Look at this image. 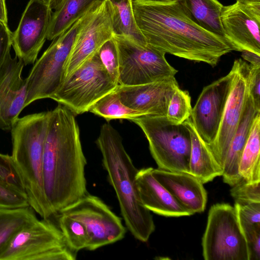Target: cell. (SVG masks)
Segmentation results:
<instances>
[{"label":"cell","mask_w":260,"mask_h":260,"mask_svg":"<svg viewBox=\"0 0 260 260\" xmlns=\"http://www.w3.org/2000/svg\"><path fill=\"white\" fill-rule=\"evenodd\" d=\"M137 26L146 43L157 50L215 67L233 49L226 39L193 22L177 0L168 3L132 0Z\"/></svg>","instance_id":"1"},{"label":"cell","mask_w":260,"mask_h":260,"mask_svg":"<svg viewBox=\"0 0 260 260\" xmlns=\"http://www.w3.org/2000/svg\"><path fill=\"white\" fill-rule=\"evenodd\" d=\"M86 165L75 114L59 104L50 111L43 161L44 192L54 214L88 193Z\"/></svg>","instance_id":"2"},{"label":"cell","mask_w":260,"mask_h":260,"mask_svg":"<svg viewBox=\"0 0 260 260\" xmlns=\"http://www.w3.org/2000/svg\"><path fill=\"white\" fill-rule=\"evenodd\" d=\"M95 143L127 229L137 240L147 242L155 226L150 211L141 201L136 180L138 170L125 150L121 137L110 124L105 123Z\"/></svg>","instance_id":"3"},{"label":"cell","mask_w":260,"mask_h":260,"mask_svg":"<svg viewBox=\"0 0 260 260\" xmlns=\"http://www.w3.org/2000/svg\"><path fill=\"white\" fill-rule=\"evenodd\" d=\"M50 113L18 118L11 129V156L21 176L29 205L45 219L54 215L45 196L43 179L44 147Z\"/></svg>","instance_id":"4"},{"label":"cell","mask_w":260,"mask_h":260,"mask_svg":"<svg viewBox=\"0 0 260 260\" xmlns=\"http://www.w3.org/2000/svg\"><path fill=\"white\" fill-rule=\"evenodd\" d=\"M100 3L92 6L69 28L52 40L49 47L37 59L25 78V108L35 101L51 99L59 88L64 79V68L77 35Z\"/></svg>","instance_id":"5"},{"label":"cell","mask_w":260,"mask_h":260,"mask_svg":"<svg viewBox=\"0 0 260 260\" xmlns=\"http://www.w3.org/2000/svg\"><path fill=\"white\" fill-rule=\"evenodd\" d=\"M131 120L144 133L158 169L189 174L191 140L184 123H173L166 116H142Z\"/></svg>","instance_id":"6"},{"label":"cell","mask_w":260,"mask_h":260,"mask_svg":"<svg viewBox=\"0 0 260 260\" xmlns=\"http://www.w3.org/2000/svg\"><path fill=\"white\" fill-rule=\"evenodd\" d=\"M58 226L38 218L20 230L0 254V260H75Z\"/></svg>","instance_id":"7"},{"label":"cell","mask_w":260,"mask_h":260,"mask_svg":"<svg viewBox=\"0 0 260 260\" xmlns=\"http://www.w3.org/2000/svg\"><path fill=\"white\" fill-rule=\"evenodd\" d=\"M118 84L102 64L98 52L66 78L51 99L74 114L88 112L98 100Z\"/></svg>","instance_id":"8"},{"label":"cell","mask_w":260,"mask_h":260,"mask_svg":"<svg viewBox=\"0 0 260 260\" xmlns=\"http://www.w3.org/2000/svg\"><path fill=\"white\" fill-rule=\"evenodd\" d=\"M113 37L119 56L118 85L150 83L175 77L178 72L167 61L165 53L126 37Z\"/></svg>","instance_id":"9"},{"label":"cell","mask_w":260,"mask_h":260,"mask_svg":"<svg viewBox=\"0 0 260 260\" xmlns=\"http://www.w3.org/2000/svg\"><path fill=\"white\" fill-rule=\"evenodd\" d=\"M202 245L205 260H249L246 240L234 207L218 203L210 207Z\"/></svg>","instance_id":"10"},{"label":"cell","mask_w":260,"mask_h":260,"mask_svg":"<svg viewBox=\"0 0 260 260\" xmlns=\"http://www.w3.org/2000/svg\"><path fill=\"white\" fill-rule=\"evenodd\" d=\"M59 213L77 219L85 226L88 236V250L117 242L126 233L121 218L100 198L88 193Z\"/></svg>","instance_id":"11"},{"label":"cell","mask_w":260,"mask_h":260,"mask_svg":"<svg viewBox=\"0 0 260 260\" xmlns=\"http://www.w3.org/2000/svg\"><path fill=\"white\" fill-rule=\"evenodd\" d=\"M235 74L233 65L225 76L203 89L192 108L190 119L200 138L210 145L218 134Z\"/></svg>","instance_id":"12"},{"label":"cell","mask_w":260,"mask_h":260,"mask_svg":"<svg viewBox=\"0 0 260 260\" xmlns=\"http://www.w3.org/2000/svg\"><path fill=\"white\" fill-rule=\"evenodd\" d=\"M41 0H30L17 28L12 32V46L15 56L24 66L34 64L47 38L52 13Z\"/></svg>","instance_id":"13"},{"label":"cell","mask_w":260,"mask_h":260,"mask_svg":"<svg viewBox=\"0 0 260 260\" xmlns=\"http://www.w3.org/2000/svg\"><path fill=\"white\" fill-rule=\"evenodd\" d=\"M113 37L111 3L102 0L77 35L64 68V79Z\"/></svg>","instance_id":"14"},{"label":"cell","mask_w":260,"mask_h":260,"mask_svg":"<svg viewBox=\"0 0 260 260\" xmlns=\"http://www.w3.org/2000/svg\"><path fill=\"white\" fill-rule=\"evenodd\" d=\"M220 19L224 38L233 50L260 55V3L223 6Z\"/></svg>","instance_id":"15"},{"label":"cell","mask_w":260,"mask_h":260,"mask_svg":"<svg viewBox=\"0 0 260 260\" xmlns=\"http://www.w3.org/2000/svg\"><path fill=\"white\" fill-rule=\"evenodd\" d=\"M235 74L217 136L209 146L222 168L231 140L237 129L248 96L249 64L234 61Z\"/></svg>","instance_id":"16"},{"label":"cell","mask_w":260,"mask_h":260,"mask_svg":"<svg viewBox=\"0 0 260 260\" xmlns=\"http://www.w3.org/2000/svg\"><path fill=\"white\" fill-rule=\"evenodd\" d=\"M178 87L173 77L139 85H118L116 90L123 104L144 116H166L170 99Z\"/></svg>","instance_id":"17"},{"label":"cell","mask_w":260,"mask_h":260,"mask_svg":"<svg viewBox=\"0 0 260 260\" xmlns=\"http://www.w3.org/2000/svg\"><path fill=\"white\" fill-rule=\"evenodd\" d=\"M151 171L156 179L192 214L204 211L207 193L203 183L197 178L188 173L158 168H152Z\"/></svg>","instance_id":"18"},{"label":"cell","mask_w":260,"mask_h":260,"mask_svg":"<svg viewBox=\"0 0 260 260\" xmlns=\"http://www.w3.org/2000/svg\"><path fill=\"white\" fill-rule=\"evenodd\" d=\"M24 64L21 60L0 75V128L11 130L25 108V79L22 77Z\"/></svg>","instance_id":"19"},{"label":"cell","mask_w":260,"mask_h":260,"mask_svg":"<svg viewBox=\"0 0 260 260\" xmlns=\"http://www.w3.org/2000/svg\"><path fill=\"white\" fill-rule=\"evenodd\" d=\"M150 167L138 170L136 177L137 189L143 206L150 211L167 217L193 215L156 179Z\"/></svg>","instance_id":"20"},{"label":"cell","mask_w":260,"mask_h":260,"mask_svg":"<svg viewBox=\"0 0 260 260\" xmlns=\"http://www.w3.org/2000/svg\"><path fill=\"white\" fill-rule=\"evenodd\" d=\"M259 114L260 109L256 108L248 94L241 120L230 143L222 167L223 182L231 186L242 179L238 173L240 160L253 121Z\"/></svg>","instance_id":"21"},{"label":"cell","mask_w":260,"mask_h":260,"mask_svg":"<svg viewBox=\"0 0 260 260\" xmlns=\"http://www.w3.org/2000/svg\"><path fill=\"white\" fill-rule=\"evenodd\" d=\"M183 123L189 130L191 140L189 174L197 178L203 184L222 176L221 166L215 158L209 145L197 133L190 118Z\"/></svg>","instance_id":"22"},{"label":"cell","mask_w":260,"mask_h":260,"mask_svg":"<svg viewBox=\"0 0 260 260\" xmlns=\"http://www.w3.org/2000/svg\"><path fill=\"white\" fill-rule=\"evenodd\" d=\"M177 2L185 14L196 24L225 38L220 19L223 6L218 0H177Z\"/></svg>","instance_id":"23"},{"label":"cell","mask_w":260,"mask_h":260,"mask_svg":"<svg viewBox=\"0 0 260 260\" xmlns=\"http://www.w3.org/2000/svg\"><path fill=\"white\" fill-rule=\"evenodd\" d=\"M260 114L255 118L238 167L241 178L250 183L260 182Z\"/></svg>","instance_id":"24"},{"label":"cell","mask_w":260,"mask_h":260,"mask_svg":"<svg viewBox=\"0 0 260 260\" xmlns=\"http://www.w3.org/2000/svg\"><path fill=\"white\" fill-rule=\"evenodd\" d=\"M102 0H66L52 12L47 39L52 41L69 28L89 9Z\"/></svg>","instance_id":"25"},{"label":"cell","mask_w":260,"mask_h":260,"mask_svg":"<svg viewBox=\"0 0 260 260\" xmlns=\"http://www.w3.org/2000/svg\"><path fill=\"white\" fill-rule=\"evenodd\" d=\"M35 212L30 206L0 207V254L20 230L37 219Z\"/></svg>","instance_id":"26"},{"label":"cell","mask_w":260,"mask_h":260,"mask_svg":"<svg viewBox=\"0 0 260 260\" xmlns=\"http://www.w3.org/2000/svg\"><path fill=\"white\" fill-rule=\"evenodd\" d=\"M113 36H124L147 44L139 29L134 15L132 0L111 2Z\"/></svg>","instance_id":"27"},{"label":"cell","mask_w":260,"mask_h":260,"mask_svg":"<svg viewBox=\"0 0 260 260\" xmlns=\"http://www.w3.org/2000/svg\"><path fill=\"white\" fill-rule=\"evenodd\" d=\"M88 112L102 117L108 121L115 119L131 120L144 116L140 112L125 106L121 102L116 88L95 103Z\"/></svg>","instance_id":"28"},{"label":"cell","mask_w":260,"mask_h":260,"mask_svg":"<svg viewBox=\"0 0 260 260\" xmlns=\"http://www.w3.org/2000/svg\"><path fill=\"white\" fill-rule=\"evenodd\" d=\"M58 214V226L71 250L77 253L81 250L87 249L89 239L85 226L66 214Z\"/></svg>","instance_id":"29"},{"label":"cell","mask_w":260,"mask_h":260,"mask_svg":"<svg viewBox=\"0 0 260 260\" xmlns=\"http://www.w3.org/2000/svg\"><path fill=\"white\" fill-rule=\"evenodd\" d=\"M191 99L188 91L178 87L170 99L166 117L170 122L180 124L190 117Z\"/></svg>","instance_id":"30"},{"label":"cell","mask_w":260,"mask_h":260,"mask_svg":"<svg viewBox=\"0 0 260 260\" xmlns=\"http://www.w3.org/2000/svg\"><path fill=\"white\" fill-rule=\"evenodd\" d=\"M234 207L245 237L260 231V203H235Z\"/></svg>","instance_id":"31"},{"label":"cell","mask_w":260,"mask_h":260,"mask_svg":"<svg viewBox=\"0 0 260 260\" xmlns=\"http://www.w3.org/2000/svg\"><path fill=\"white\" fill-rule=\"evenodd\" d=\"M98 53L102 64L108 73L113 80L118 84L119 56L113 37L101 47Z\"/></svg>","instance_id":"32"},{"label":"cell","mask_w":260,"mask_h":260,"mask_svg":"<svg viewBox=\"0 0 260 260\" xmlns=\"http://www.w3.org/2000/svg\"><path fill=\"white\" fill-rule=\"evenodd\" d=\"M232 187L231 195L236 203H260V182L250 183L241 179Z\"/></svg>","instance_id":"33"},{"label":"cell","mask_w":260,"mask_h":260,"mask_svg":"<svg viewBox=\"0 0 260 260\" xmlns=\"http://www.w3.org/2000/svg\"><path fill=\"white\" fill-rule=\"evenodd\" d=\"M29 206L24 190L0 182V207L17 208Z\"/></svg>","instance_id":"34"},{"label":"cell","mask_w":260,"mask_h":260,"mask_svg":"<svg viewBox=\"0 0 260 260\" xmlns=\"http://www.w3.org/2000/svg\"><path fill=\"white\" fill-rule=\"evenodd\" d=\"M12 32L8 25L0 21V75L13 67L18 61L10 54Z\"/></svg>","instance_id":"35"},{"label":"cell","mask_w":260,"mask_h":260,"mask_svg":"<svg viewBox=\"0 0 260 260\" xmlns=\"http://www.w3.org/2000/svg\"><path fill=\"white\" fill-rule=\"evenodd\" d=\"M0 182L24 190L20 174L11 155L8 154L0 153Z\"/></svg>","instance_id":"36"},{"label":"cell","mask_w":260,"mask_h":260,"mask_svg":"<svg viewBox=\"0 0 260 260\" xmlns=\"http://www.w3.org/2000/svg\"><path fill=\"white\" fill-rule=\"evenodd\" d=\"M248 92L257 108L260 109V66L249 64Z\"/></svg>","instance_id":"37"},{"label":"cell","mask_w":260,"mask_h":260,"mask_svg":"<svg viewBox=\"0 0 260 260\" xmlns=\"http://www.w3.org/2000/svg\"><path fill=\"white\" fill-rule=\"evenodd\" d=\"M249 253V260L260 259V231L245 237Z\"/></svg>","instance_id":"38"},{"label":"cell","mask_w":260,"mask_h":260,"mask_svg":"<svg viewBox=\"0 0 260 260\" xmlns=\"http://www.w3.org/2000/svg\"><path fill=\"white\" fill-rule=\"evenodd\" d=\"M241 52L242 58L250 63V64L254 66H260V55L247 50L242 51Z\"/></svg>","instance_id":"39"},{"label":"cell","mask_w":260,"mask_h":260,"mask_svg":"<svg viewBox=\"0 0 260 260\" xmlns=\"http://www.w3.org/2000/svg\"><path fill=\"white\" fill-rule=\"evenodd\" d=\"M0 21L8 25L7 11L5 0H0Z\"/></svg>","instance_id":"40"},{"label":"cell","mask_w":260,"mask_h":260,"mask_svg":"<svg viewBox=\"0 0 260 260\" xmlns=\"http://www.w3.org/2000/svg\"><path fill=\"white\" fill-rule=\"evenodd\" d=\"M66 0H51L49 7L52 10H58L63 4Z\"/></svg>","instance_id":"41"},{"label":"cell","mask_w":260,"mask_h":260,"mask_svg":"<svg viewBox=\"0 0 260 260\" xmlns=\"http://www.w3.org/2000/svg\"><path fill=\"white\" fill-rule=\"evenodd\" d=\"M142 1L158 3H168L176 1L177 0H141Z\"/></svg>","instance_id":"42"},{"label":"cell","mask_w":260,"mask_h":260,"mask_svg":"<svg viewBox=\"0 0 260 260\" xmlns=\"http://www.w3.org/2000/svg\"><path fill=\"white\" fill-rule=\"evenodd\" d=\"M236 2L245 4L260 3V0H236Z\"/></svg>","instance_id":"43"},{"label":"cell","mask_w":260,"mask_h":260,"mask_svg":"<svg viewBox=\"0 0 260 260\" xmlns=\"http://www.w3.org/2000/svg\"><path fill=\"white\" fill-rule=\"evenodd\" d=\"M41 1L49 6L51 0H41Z\"/></svg>","instance_id":"44"},{"label":"cell","mask_w":260,"mask_h":260,"mask_svg":"<svg viewBox=\"0 0 260 260\" xmlns=\"http://www.w3.org/2000/svg\"><path fill=\"white\" fill-rule=\"evenodd\" d=\"M111 2H116V1H119V0H109Z\"/></svg>","instance_id":"45"}]
</instances>
